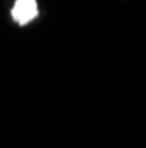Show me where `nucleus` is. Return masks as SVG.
Returning <instances> with one entry per match:
<instances>
[{
    "instance_id": "1",
    "label": "nucleus",
    "mask_w": 146,
    "mask_h": 148,
    "mask_svg": "<svg viewBox=\"0 0 146 148\" xmlns=\"http://www.w3.org/2000/svg\"><path fill=\"white\" fill-rule=\"evenodd\" d=\"M39 16L37 0H14V5L11 9V18L18 25H28Z\"/></svg>"
}]
</instances>
